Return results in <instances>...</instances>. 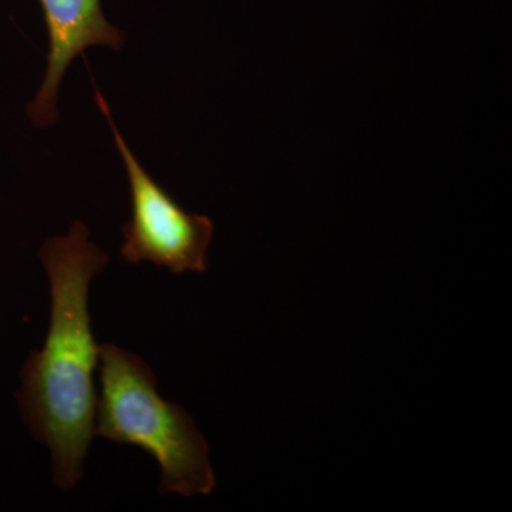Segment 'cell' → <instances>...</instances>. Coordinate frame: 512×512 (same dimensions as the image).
Instances as JSON below:
<instances>
[{"label":"cell","mask_w":512,"mask_h":512,"mask_svg":"<svg viewBox=\"0 0 512 512\" xmlns=\"http://www.w3.org/2000/svg\"><path fill=\"white\" fill-rule=\"evenodd\" d=\"M50 296L42 346L20 367L16 406L33 440L46 448L56 488L73 491L86 474L94 434L100 343L90 315V286L110 256L82 221L39 249Z\"/></svg>","instance_id":"6da1fadb"},{"label":"cell","mask_w":512,"mask_h":512,"mask_svg":"<svg viewBox=\"0 0 512 512\" xmlns=\"http://www.w3.org/2000/svg\"><path fill=\"white\" fill-rule=\"evenodd\" d=\"M94 434L150 454L160 470V494L191 498L211 494L217 485L210 446L194 417L161 396L143 357L116 343H100Z\"/></svg>","instance_id":"7a4b0ae2"},{"label":"cell","mask_w":512,"mask_h":512,"mask_svg":"<svg viewBox=\"0 0 512 512\" xmlns=\"http://www.w3.org/2000/svg\"><path fill=\"white\" fill-rule=\"evenodd\" d=\"M96 101L109 123L130 184L131 217L123 227L121 258L128 264H153L175 275L207 272L214 224L205 215L183 210L148 175L121 136L100 92H96Z\"/></svg>","instance_id":"3957f363"},{"label":"cell","mask_w":512,"mask_h":512,"mask_svg":"<svg viewBox=\"0 0 512 512\" xmlns=\"http://www.w3.org/2000/svg\"><path fill=\"white\" fill-rule=\"evenodd\" d=\"M49 33V52L42 86L28 104L33 126L46 128L59 120L57 96L64 74L89 47L120 50L124 35L104 16L100 0H40Z\"/></svg>","instance_id":"277c9868"}]
</instances>
